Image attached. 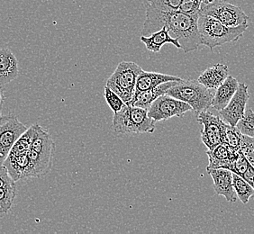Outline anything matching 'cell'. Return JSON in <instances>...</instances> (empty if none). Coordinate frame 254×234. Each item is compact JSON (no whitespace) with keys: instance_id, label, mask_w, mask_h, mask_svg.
<instances>
[{"instance_id":"obj_1","label":"cell","mask_w":254,"mask_h":234,"mask_svg":"<svg viewBox=\"0 0 254 234\" xmlns=\"http://www.w3.org/2000/svg\"><path fill=\"white\" fill-rule=\"evenodd\" d=\"M145 21L142 35L149 36L156 31L166 27L173 38L181 44L185 54L195 51L200 46L197 20L198 15H192L181 10L162 11L145 4Z\"/></svg>"},{"instance_id":"obj_2","label":"cell","mask_w":254,"mask_h":234,"mask_svg":"<svg viewBox=\"0 0 254 234\" xmlns=\"http://www.w3.org/2000/svg\"><path fill=\"white\" fill-rule=\"evenodd\" d=\"M197 26L201 45L213 50L231 42L238 41L248 29L249 25L230 27L211 15L199 14Z\"/></svg>"},{"instance_id":"obj_3","label":"cell","mask_w":254,"mask_h":234,"mask_svg":"<svg viewBox=\"0 0 254 234\" xmlns=\"http://www.w3.org/2000/svg\"><path fill=\"white\" fill-rule=\"evenodd\" d=\"M113 129L116 133L134 135L152 133L155 131V122L144 108L126 104L118 113L114 114Z\"/></svg>"},{"instance_id":"obj_4","label":"cell","mask_w":254,"mask_h":234,"mask_svg":"<svg viewBox=\"0 0 254 234\" xmlns=\"http://www.w3.org/2000/svg\"><path fill=\"white\" fill-rule=\"evenodd\" d=\"M54 150L55 143L49 132L36 124V131L28 153L31 177H41L49 173L53 166Z\"/></svg>"},{"instance_id":"obj_5","label":"cell","mask_w":254,"mask_h":234,"mask_svg":"<svg viewBox=\"0 0 254 234\" xmlns=\"http://www.w3.org/2000/svg\"><path fill=\"white\" fill-rule=\"evenodd\" d=\"M167 95L187 103L192 108L195 116L211 108L215 92L195 79H181L170 88Z\"/></svg>"},{"instance_id":"obj_6","label":"cell","mask_w":254,"mask_h":234,"mask_svg":"<svg viewBox=\"0 0 254 234\" xmlns=\"http://www.w3.org/2000/svg\"><path fill=\"white\" fill-rule=\"evenodd\" d=\"M143 70L132 61H121L107 81V87L117 93L125 103H128L134 95L137 78Z\"/></svg>"},{"instance_id":"obj_7","label":"cell","mask_w":254,"mask_h":234,"mask_svg":"<svg viewBox=\"0 0 254 234\" xmlns=\"http://www.w3.org/2000/svg\"><path fill=\"white\" fill-rule=\"evenodd\" d=\"M199 14L211 15L230 27L249 25V17L245 11L237 5L228 3L226 0H216L211 4L201 6Z\"/></svg>"},{"instance_id":"obj_8","label":"cell","mask_w":254,"mask_h":234,"mask_svg":"<svg viewBox=\"0 0 254 234\" xmlns=\"http://www.w3.org/2000/svg\"><path fill=\"white\" fill-rule=\"evenodd\" d=\"M190 111L193 110L189 104L165 94L152 102L148 109V115L154 122H161L172 117L181 118Z\"/></svg>"},{"instance_id":"obj_9","label":"cell","mask_w":254,"mask_h":234,"mask_svg":"<svg viewBox=\"0 0 254 234\" xmlns=\"http://www.w3.org/2000/svg\"><path fill=\"white\" fill-rule=\"evenodd\" d=\"M196 121L203 125L201 141L207 150H213L223 143L227 123L221 117L214 116L206 110L196 116Z\"/></svg>"},{"instance_id":"obj_10","label":"cell","mask_w":254,"mask_h":234,"mask_svg":"<svg viewBox=\"0 0 254 234\" xmlns=\"http://www.w3.org/2000/svg\"><path fill=\"white\" fill-rule=\"evenodd\" d=\"M28 128L14 116L0 117V165H3L16 141Z\"/></svg>"},{"instance_id":"obj_11","label":"cell","mask_w":254,"mask_h":234,"mask_svg":"<svg viewBox=\"0 0 254 234\" xmlns=\"http://www.w3.org/2000/svg\"><path fill=\"white\" fill-rule=\"evenodd\" d=\"M249 98L248 87L245 83H239L235 96L230 100L228 105L219 111L222 119L230 125L236 126L237 122L245 115Z\"/></svg>"},{"instance_id":"obj_12","label":"cell","mask_w":254,"mask_h":234,"mask_svg":"<svg viewBox=\"0 0 254 234\" xmlns=\"http://www.w3.org/2000/svg\"><path fill=\"white\" fill-rule=\"evenodd\" d=\"M207 172L214 182L215 194L223 195L229 203H235L238 197L233 185V172L226 169H213Z\"/></svg>"},{"instance_id":"obj_13","label":"cell","mask_w":254,"mask_h":234,"mask_svg":"<svg viewBox=\"0 0 254 234\" xmlns=\"http://www.w3.org/2000/svg\"><path fill=\"white\" fill-rule=\"evenodd\" d=\"M238 151H232L225 143H220L213 150H207L206 154L209 163L206 171L213 169H226L230 171Z\"/></svg>"},{"instance_id":"obj_14","label":"cell","mask_w":254,"mask_h":234,"mask_svg":"<svg viewBox=\"0 0 254 234\" xmlns=\"http://www.w3.org/2000/svg\"><path fill=\"white\" fill-rule=\"evenodd\" d=\"M181 79L182 78L176 76L158 73V72H150V71L148 72V71L142 70V73L140 74L137 78L135 90L132 98H136L140 94L155 88L161 84L165 83L168 81H180Z\"/></svg>"},{"instance_id":"obj_15","label":"cell","mask_w":254,"mask_h":234,"mask_svg":"<svg viewBox=\"0 0 254 234\" xmlns=\"http://www.w3.org/2000/svg\"><path fill=\"white\" fill-rule=\"evenodd\" d=\"M19 73L18 61L9 49L0 48V87L12 82Z\"/></svg>"},{"instance_id":"obj_16","label":"cell","mask_w":254,"mask_h":234,"mask_svg":"<svg viewBox=\"0 0 254 234\" xmlns=\"http://www.w3.org/2000/svg\"><path fill=\"white\" fill-rule=\"evenodd\" d=\"M239 82L236 78L229 75L225 81L215 89L211 107L217 111H221L228 105L230 100L235 96Z\"/></svg>"},{"instance_id":"obj_17","label":"cell","mask_w":254,"mask_h":234,"mask_svg":"<svg viewBox=\"0 0 254 234\" xmlns=\"http://www.w3.org/2000/svg\"><path fill=\"white\" fill-rule=\"evenodd\" d=\"M141 41L145 45L146 49L152 53H159L161 47L166 44H171L178 49H181V45L179 41L171 36L166 27H162L149 36L142 35Z\"/></svg>"},{"instance_id":"obj_18","label":"cell","mask_w":254,"mask_h":234,"mask_svg":"<svg viewBox=\"0 0 254 234\" xmlns=\"http://www.w3.org/2000/svg\"><path fill=\"white\" fill-rule=\"evenodd\" d=\"M228 76V67L225 64L217 63L210 68H206L197 78V80L205 88L215 91V89H217Z\"/></svg>"},{"instance_id":"obj_19","label":"cell","mask_w":254,"mask_h":234,"mask_svg":"<svg viewBox=\"0 0 254 234\" xmlns=\"http://www.w3.org/2000/svg\"><path fill=\"white\" fill-rule=\"evenodd\" d=\"M177 83H178V81H168L165 83L161 84L155 88L140 94L138 97L132 98V100H130L129 102L126 103V104L130 105V106L144 108L148 110L153 101H155L157 98L161 97L162 95H165L167 91L170 88H172L173 86H175Z\"/></svg>"},{"instance_id":"obj_20","label":"cell","mask_w":254,"mask_h":234,"mask_svg":"<svg viewBox=\"0 0 254 234\" xmlns=\"http://www.w3.org/2000/svg\"><path fill=\"white\" fill-rule=\"evenodd\" d=\"M233 185L236 195L244 205L248 204L251 197L254 195V189L247 181L241 176L233 172Z\"/></svg>"},{"instance_id":"obj_21","label":"cell","mask_w":254,"mask_h":234,"mask_svg":"<svg viewBox=\"0 0 254 234\" xmlns=\"http://www.w3.org/2000/svg\"><path fill=\"white\" fill-rule=\"evenodd\" d=\"M16 196V185L0 187V215L7 214Z\"/></svg>"},{"instance_id":"obj_22","label":"cell","mask_w":254,"mask_h":234,"mask_svg":"<svg viewBox=\"0 0 254 234\" xmlns=\"http://www.w3.org/2000/svg\"><path fill=\"white\" fill-rule=\"evenodd\" d=\"M242 135V132H240L237 127L232 126L227 123L223 143L229 147L232 151H240Z\"/></svg>"},{"instance_id":"obj_23","label":"cell","mask_w":254,"mask_h":234,"mask_svg":"<svg viewBox=\"0 0 254 234\" xmlns=\"http://www.w3.org/2000/svg\"><path fill=\"white\" fill-rule=\"evenodd\" d=\"M236 127L242 134L254 138V111L252 108L246 109L245 115L237 122Z\"/></svg>"},{"instance_id":"obj_24","label":"cell","mask_w":254,"mask_h":234,"mask_svg":"<svg viewBox=\"0 0 254 234\" xmlns=\"http://www.w3.org/2000/svg\"><path fill=\"white\" fill-rule=\"evenodd\" d=\"M104 97H105V99L108 103L109 108H111V110L114 113L119 112L126 105V103L123 101L122 98H120L117 93L114 92L110 88H108L107 86L105 87Z\"/></svg>"},{"instance_id":"obj_25","label":"cell","mask_w":254,"mask_h":234,"mask_svg":"<svg viewBox=\"0 0 254 234\" xmlns=\"http://www.w3.org/2000/svg\"><path fill=\"white\" fill-rule=\"evenodd\" d=\"M250 166H251V163L240 150L238 153L236 154V156H235L233 165H232V168H231L230 171L242 176L245 174L246 171L249 169Z\"/></svg>"},{"instance_id":"obj_26","label":"cell","mask_w":254,"mask_h":234,"mask_svg":"<svg viewBox=\"0 0 254 234\" xmlns=\"http://www.w3.org/2000/svg\"><path fill=\"white\" fill-rule=\"evenodd\" d=\"M240 150L251 164H254V138L242 135Z\"/></svg>"},{"instance_id":"obj_27","label":"cell","mask_w":254,"mask_h":234,"mask_svg":"<svg viewBox=\"0 0 254 234\" xmlns=\"http://www.w3.org/2000/svg\"><path fill=\"white\" fill-rule=\"evenodd\" d=\"M203 0H182L179 10L189 15H198Z\"/></svg>"},{"instance_id":"obj_28","label":"cell","mask_w":254,"mask_h":234,"mask_svg":"<svg viewBox=\"0 0 254 234\" xmlns=\"http://www.w3.org/2000/svg\"><path fill=\"white\" fill-rule=\"evenodd\" d=\"M15 185V181L10 176L5 165H0V187Z\"/></svg>"},{"instance_id":"obj_29","label":"cell","mask_w":254,"mask_h":234,"mask_svg":"<svg viewBox=\"0 0 254 234\" xmlns=\"http://www.w3.org/2000/svg\"><path fill=\"white\" fill-rule=\"evenodd\" d=\"M145 4L162 11H171V7L168 5V0H145Z\"/></svg>"},{"instance_id":"obj_30","label":"cell","mask_w":254,"mask_h":234,"mask_svg":"<svg viewBox=\"0 0 254 234\" xmlns=\"http://www.w3.org/2000/svg\"><path fill=\"white\" fill-rule=\"evenodd\" d=\"M242 176L249 183L250 185L253 186V188L254 189V168L252 164L249 167V169L246 171V172Z\"/></svg>"},{"instance_id":"obj_31","label":"cell","mask_w":254,"mask_h":234,"mask_svg":"<svg viewBox=\"0 0 254 234\" xmlns=\"http://www.w3.org/2000/svg\"><path fill=\"white\" fill-rule=\"evenodd\" d=\"M4 100H5V96H4V91L2 88L0 87V117H1V111L3 108V105H4Z\"/></svg>"},{"instance_id":"obj_32","label":"cell","mask_w":254,"mask_h":234,"mask_svg":"<svg viewBox=\"0 0 254 234\" xmlns=\"http://www.w3.org/2000/svg\"><path fill=\"white\" fill-rule=\"evenodd\" d=\"M215 1H216V0H203V1H202V4H201V6L208 5V4H211V3L215 2Z\"/></svg>"},{"instance_id":"obj_33","label":"cell","mask_w":254,"mask_h":234,"mask_svg":"<svg viewBox=\"0 0 254 234\" xmlns=\"http://www.w3.org/2000/svg\"><path fill=\"white\" fill-rule=\"evenodd\" d=\"M252 165H253V166H254V164H252Z\"/></svg>"}]
</instances>
